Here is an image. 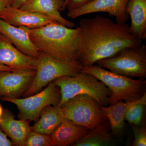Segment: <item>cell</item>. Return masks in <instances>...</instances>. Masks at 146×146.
Wrapping results in <instances>:
<instances>
[{
	"label": "cell",
	"instance_id": "obj_17",
	"mask_svg": "<svg viewBox=\"0 0 146 146\" xmlns=\"http://www.w3.org/2000/svg\"><path fill=\"white\" fill-rule=\"evenodd\" d=\"M126 11L130 16L131 33L141 40L146 39V0H129Z\"/></svg>",
	"mask_w": 146,
	"mask_h": 146
},
{
	"label": "cell",
	"instance_id": "obj_5",
	"mask_svg": "<svg viewBox=\"0 0 146 146\" xmlns=\"http://www.w3.org/2000/svg\"><path fill=\"white\" fill-rule=\"evenodd\" d=\"M102 68L128 77L143 80L146 77V46L127 47L111 57L96 62Z\"/></svg>",
	"mask_w": 146,
	"mask_h": 146
},
{
	"label": "cell",
	"instance_id": "obj_8",
	"mask_svg": "<svg viewBox=\"0 0 146 146\" xmlns=\"http://www.w3.org/2000/svg\"><path fill=\"white\" fill-rule=\"evenodd\" d=\"M1 99L16 105L19 110L18 117L20 119L35 122L45 108L48 106H58L61 94L59 87L52 82L44 90L24 98H2Z\"/></svg>",
	"mask_w": 146,
	"mask_h": 146
},
{
	"label": "cell",
	"instance_id": "obj_25",
	"mask_svg": "<svg viewBox=\"0 0 146 146\" xmlns=\"http://www.w3.org/2000/svg\"><path fill=\"white\" fill-rule=\"evenodd\" d=\"M14 144L8 138L7 135L0 128V146H12Z\"/></svg>",
	"mask_w": 146,
	"mask_h": 146
},
{
	"label": "cell",
	"instance_id": "obj_18",
	"mask_svg": "<svg viewBox=\"0 0 146 146\" xmlns=\"http://www.w3.org/2000/svg\"><path fill=\"white\" fill-rule=\"evenodd\" d=\"M65 118L59 106H48L42 110L39 119L31 127V130L51 135Z\"/></svg>",
	"mask_w": 146,
	"mask_h": 146
},
{
	"label": "cell",
	"instance_id": "obj_31",
	"mask_svg": "<svg viewBox=\"0 0 146 146\" xmlns=\"http://www.w3.org/2000/svg\"></svg>",
	"mask_w": 146,
	"mask_h": 146
},
{
	"label": "cell",
	"instance_id": "obj_20",
	"mask_svg": "<svg viewBox=\"0 0 146 146\" xmlns=\"http://www.w3.org/2000/svg\"><path fill=\"white\" fill-rule=\"evenodd\" d=\"M115 140L109 131L108 123L105 122L92 129L76 142L74 146H108L114 145Z\"/></svg>",
	"mask_w": 146,
	"mask_h": 146
},
{
	"label": "cell",
	"instance_id": "obj_1",
	"mask_svg": "<svg viewBox=\"0 0 146 146\" xmlns=\"http://www.w3.org/2000/svg\"><path fill=\"white\" fill-rule=\"evenodd\" d=\"M78 58L82 67L113 56L127 47L138 46L142 40L133 35L127 24L114 22L110 18L97 15L82 19Z\"/></svg>",
	"mask_w": 146,
	"mask_h": 146
},
{
	"label": "cell",
	"instance_id": "obj_21",
	"mask_svg": "<svg viewBox=\"0 0 146 146\" xmlns=\"http://www.w3.org/2000/svg\"><path fill=\"white\" fill-rule=\"evenodd\" d=\"M146 104V94L145 93L139 101L131 106L125 115V119L129 124L138 126L143 118L144 108Z\"/></svg>",
	"mask_w": 146,
	"mask_h": 146
},
{
	"label": "cell",
	"instance_id": "obj_26",
	"mask_svg": "<svg viewBox=\"0 0 146 146\" xmlns=\"http://www.w3.org/2000/svg\"><path fill=\"white\" fill-rule=\"evenodd\" d=\"M28 0H11V6L20 8Z\"/></svg>",
	"mask_w": 146,
	"mask_h": 146
},
{
	"label": "cell",
	"instance_id": "obj_19",
	"mask_svg": "<svg viewBox=\"0 0 146 146\" xmlns=\"http://www.w3.org/2000/svg\"><path fill=\"white\" fill-rule=\"evenodd\" d=\"M140 99L133 102H118L109 106H101L105 116L109 120L112 136H121L124 128L125 112L131 106L137 103Z\"/></svg>",
	"mask_w": 146,
	"mask_h": 146
},
{
	"label": "cell",
	"instance_id": "obj_11",
	"mask_svg": "<svg viewBox=\"0 0 146 146\" xmlns=\"http://www.w3.org/2000/svg\"><path fill=\"white\" fill-rule=\"evenodd\" d=\"M38 61L39 58L21 52L0 33V65L8 66L13 71L36 70Z\"/></svg>",
	"mask_w": 146,
	"mask_h": 146
},
{
	"label": "cell",
	"instance_id": "obj_7",
	"mask_svg": "<svg viewBox=\"0 0 146 146\" xmlns=\"http://www.w3.org/2000/svg\"><path fill=\"white\" fill-rule=\"evenodd\" d=\"M41 55L31 85L23 96L34 95L55 80L63 76H74L81 72L82 67L64 62L40 51Z\"/></svg>",
	"mask_w": 146,
	"mask_h": 146
},
{
	"label": "cell",
	"instance_id": "obj_16",
	"mask_svg": "<svg viewBox=\"0 0 146 146\" xmlns=\"http://www.w3.org/2000/svg\"><path fill=\"white\" fill-rule=\"evenodd\" d=\"M90 129L65 118L51 135L52 146H66L74 144Z\"/></svg>",
	"mask_w": 146,
	"mask_h": 146
},
{
	"label": "cell",
	"instance_id": "obj_10",
	"mask_svg": "<svg viewBox=\"0 0 146 146\" xmlns=\"http://www.w3.org/2000/svg\"><path fill=\"white\" fill-rule=\"evenodd\" d=\"M129 0H94L86 5L68 11L67 16L71 19H76L86 14L98 12H106L114 17L116 22L124 23L127 21L128 15L126 7Z\"/></svg>",
	"mask_w": 146,
	"mask_h": 146
},
{
	"label": "cell",
	"instance_id": "obj_30",
	"mask_svg": "<svg viewBox=\"0 0 146 146\" xmlns=\"http://www.w3.org/2000/svg\"><path fill=\"white\" fill-rule=\"evenodd\" d=\"M67 1H68V0H65V5H66V3H67ZM65 6H66V5H65Z\"/></svg>",
	"mask_w": 146,
	"mask_h": 146
},
{
	"label": "cell",
	"instance_id": "obj_3",
	"mask_svg": "<svg viewBox=\"0 0 146 146\" xmlns=\"http://www.w3.org/2000/svg\"><path fill=\"white\" fill-rule=\"evenodd\" d=\"M82 72L94 76L110 89L111 95L109 98V105L122 101H135L145 93L146 81L142 79H133L94 64L82 67Z\"/></svg>",
	"mask_w": 146,
	"mask_h": 146
},
{
	"label": "cell",
	"instance_id": "obj_24",
	"mask_svg": "<svg viewBox=\"0 0 146 146\" xmlns=\"http://www.w3.org/2000/svg\"><path fill=\"white\" fill-rule=\"evenodd\" d=\"M94 0H68L66 3V8L68 11L75 10L86 5Z\"/></svg>",
	"mask_w": 146,
	"mask_h": 146
},
{
	"label": "cell",
	"instance_id": "obj_9",
	"mask_svg": "<svg viewBox=\"0 0 146 146\" xmlns=\"http://www.w3.org/2000/svg\"><path fill=\"white\" fill-rule=\"evenodd\" d=\"M36 70L1 71L0 99L19 98L31 85Z\"/></svg>",
	"mask_w": 146,
	"mask_h": 146
},
{
	"label": "cell",
	"instance_id": "obj_2",
	"mask_svg": "<svg viewBox=\"0 0 146 146\" xmlns=\"http://www.w3.org/2000/svg\"><path fill=\"white\" fill-rule=\"evenodd\" d=\"M28 32L31 41L40 51L58 60L82 67L78 58L79 27L71 28L55 23L39 28L29 29Z\"/></svg>",
	"mask_w": 146,
	"mask_h": 146
},
{
	"label": "cell",
	"instance_id": "obj_15",
	"mask_svg": "<svg viewBox=\"0 0 146 146\" xmlns=\"http://www.w3.org/2000/svg\"><path fill=\"white\" fill-rule=\"evenodd\" d=\"M28 122L15 119L12 112L4 109L0 128L11 138L14 145L25 146L27 137L31 131Z\"/></svg>",
	"mask_w": 146,
	"mask_h": 146
},
{
	"label": "cell",
	"instance_id": "obj_6",
	"mask_svg": "<svg viewBox=\"0 0 146 146\" xmlns=\"http://www.w3.org/2000/svg\"><path fill=\"white\" fill-rule=\"evenodd\" d=\"M58 106L65 118L89 129L105 122L101 106L88 95H77Z\"/></svg>",
	"mask_w": 146,
	"mask_h": 146
},
{
	"label": "cell",
	"instance_id": "obj_13",
	"mask_svg": "<svg viewBox=\"0 0 146 146\" xmlns=\"http://www.w3.org/2000/svg\"><path fill=\"white\" fill-rule=\"evenodd\" d=\"M29 29L25 27L14 26L0 19V33L24 54L39 58L41 53L31 39Z\"/></svg>",
	"mask_w": 146,
	"mask_h": 146
},
{
	"label": "cell",
	"instance_id": "obj_22",
	"mask_svg": "<svg viewBox=\"0 0 146 146\" xmlns=\"http://www.w3.org/2000/svg\"><path fill=\"white\" fill-rule=\"evenodd\" d=\"M52 146L51 135L31 131L25 142V146Z\"/></svg>",
	"mask_w": 146,
	"mask_h": 146
},
{
	"label": "cell",
	"instance_id": "obj_28",
	"mask_svg": "<svg viewBox=\"0 0 146 146\" xmlns=\"http://www.w3.org/2000/svg\"><path fill=\"white\" fill-rule=\"evenodd\" d=\"M13 71L11 68L5 65H0V72L1 71Z\"/></svg>",
	"mask_w": 146,
	"mask_h": 146
},
{
	"label": "cell",
	"instance_id": "obj_14",
	"mask_svg": "<svg viewBox=\"0 0 146 146\" xmlns=\"http://www.w3.org/2000/svg\"><path fill=\"white\" fill-rule=\"evenodd\" d=\"M20 8L45 15L68 27L73 28L75 26L74 23L60 14V11L66 9L65 0H28Z\"/></svg>",
	"mask_w": 146,
	"mask_h": 146
},
{
	"label": "cell",
	"instance_id": "obj_23",
	"mask_svg": "<svg viewBox=\"0 0 146 146\" xmlns=\"http://www.w3.org/2000/svg\"><path fill=\"white\" fill-rule=\"evenodd\" d=\"M134 140L132 146H146V129L145 127H138L132 125Z\"/></svg>",
	"mask_w": 146,
	"mask_h": 146
},
{
	"label": "cell",
	"instance_id": "obj_29",
	"mask_svg": "<svg viewBox=\"0 0 146 146\" xmlns=\"http://www.w3.org/2000/svg\"><path fill=\"white\" fill-rule=\"evenodd\" d=\"M3 111L4 109L3 108L2 106L0 104V122H1V121L2 117Z\"/></svg>",
	"mask_w": 146,
	"mask_h": 146
},
{
	"label": "cell",
	"instance_id": "obj_12",
	"mask_svg": "<svg viewBox=\"0 0 146 146\" xmlns=\"http://www.w3.org/2000/svg\"><path fill=\"white\" fill-rule=\"evenodd\" d=\"M0 19L14 26L25 27L30 29L39 28L58 23L45 15L11 6L0 11Z\"/></svg>",
	"mask_w": 146,
	"mask_h": 146
},
{
	"label": "cell",
	"instance_id": "obj_27",
	"mask_svg": "<svg viewBox=\"0 0 146 146\" xmlns=\"http://www.w3.org/2000/svg\"><path fill=\"white\" fill-rule=\"evenodd\" d=\"M11 0H0V11L5 8L10 6Z\"/></svg>",
	"mask_w": 146,
	"mask_h": 146
},
{
	"label": "cell",
	"instance_id": "obj_4",
	"mask_svg": "<svg viewBox=\"0 0 146 146\" xmlns=\"http://www.w3.org/2000/svg\"><path fill=\"white\" fill-rule=\"evenodd\" d=\"M53 82L60 89L61 100L58 106L79 95L92 97L101 106L110 105L111 91L104 83L91 74L81 72L74 76L61 77Z\"/></svg>",
	"mask_w": 146,
	"mask_h": 146
}]
</instances>
